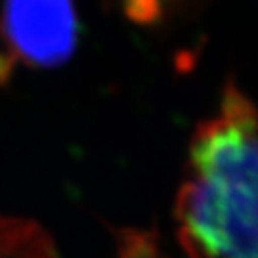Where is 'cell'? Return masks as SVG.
I'll return each mask as SVG.
<instances>
[{"instance_id":"4","label":"cell","mask_w":258,"mask_h":258,"mask_svg":"<svg viewBox=\"0 0 258 258\" xmlns=\"http://www.w3.org/2000/svg\"><path fill=\"white\" fill-rule=\"evenodd\" d=\"M119 258H165L153 231L126 230L119 233Z\"/></svg>"},{"instance_id":"1","label":"cell","mask_w":258,"mask_h":258,"mask_svg":"<svg viewBox=\"0 0 258 258\" xmlns=\"http://www.w3.org/2000/svg\"><path fill=\"white\" fill-rule=\"evenodd\" d=\"M256 113L230 84L189 148L176 197L178 237L191 258H256Z\"/></svg>"},{"instance_id":"2","label":"cell","mask_w":258,"mask_h":258,"mask_svg":"<svg viewBox=\"0 0 258 258\" xmlns=\"http://www.w3.org/2000/svg\"><path fill=\"white\" fill-rule=\"evenodd\" d=\"M0 31L19 61L35 67L63 63L79 37L75 0H4Z\"/></svg>"},{"instance_id":"3","label":"cell","mask_w":258,"mask_h":258,"mask_svg":"<svg viewBox=\"0 0 258 258\" xmlns=\"http://www.w3.org/2000/svg\"><path fill=\"white\" fill-rule=\"evenodd\" d=\"M0 258H59L52 237L37 222L0 216Z\"/></svg>"}]
</instances>
